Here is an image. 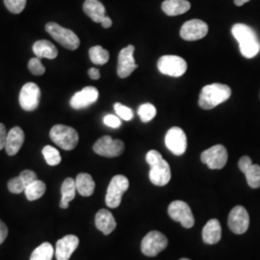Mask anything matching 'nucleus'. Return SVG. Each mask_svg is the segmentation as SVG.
<instances>
[{
    "instance_id": "obj_19",
    "label": "nucleus",
    "mask_w": 260,
    "mask_h": 260,
    "mask_svg": "<svg viewBox=\"0 0 260 260\" xmlns=\"http://www.w3.org/2000/svg\"><path fill=\"white\" fill-rule=\"evenodd\" d=\"M24 143V132L19 126L10 130L5 144V150L10 156L16 155Z\"/></svg>"
},
{
    "instance_id": "obj_4",
    "label": "nucleus",
    "mask_w": 260,
    "mask_h": 260,
    "mask_svg": "<svg viewBox=\"0 0 260 260\" xmlns=\"http://www.w3.org/2000/svg\"><path fill=\"white\" fill-rule=\"evenodd\" d=\"M50 139L56 144L59 148L65 150H73L76 148L79 135L77 131L64 124H56L49 132Z\"/></svg>"
},
{
    "instance_id": "obj_32",
    "label": "nucleus",
    "mask_w": 260,
    "mask_h": 260,
    "mask_svg": "<svg viewBox=\"0 0 260 260\" xmlns=\"http://www.w3.org/2000/svg\"><path fill=\"white\" fill-rule=\"evenodd\" d=\"M138 115L143 122H149L156 116V108L151 103H144L138 108Z\"/></svg>"
},
{
    "instance_id": "obj_26",
    "label": "nucleus",
    "mask_w": 260,
    "mask_h": 260,
    "mask_svg": "<svg viewBox=\"0 0 260 260\" xmlns=\"http://www.w3.org/2000/svg\"><path fill=\"white\" fill-rule=\"evenodd\" d=\"M61 193L62 199L60 202V207L63 209H67L69 207L70 203L75 198L76 193V186L75 180L72 177L66 178L61 187Z\"/></svg>"
},
{
    "instance_id": "obj_39",
    "label": "nucleus",
    "mask_w": 260,
    "mask_h": 260,
    "mask_svg": "<svg viewBox=\"0 0 260 260\" xmlns=\"http://www.w3.org/2000/svg\"><path fill=\"white\" fill-rule=\"evenodd\" d=\"M251 165H252V161L249 156H243L240 158V160L238 162V167L240 169L242 173H244Z\"/></svg>"
},
{
    "instance_id": "obj_27",
    "label": "nucleus",
    "mask_w": 260,
    "mask_h": 260,
    "mask_svg": "<svg viewBox=\"0 0 260 260\" xmlns=\"http://www.w3.org/2000/svg\"><path fill=\"white\" fill-rule=\"evenodd\" d=\"M46 190H47V185L44 181L42 180H35L34 182L30 183L29 185L25 188V196L27 198L28 201L30 202H33V201H36L38 199L42 198L44 194L46 193Z\"/></svg>"
},
{
    "instance_id": "obj_18",
    "label": "nucleus",
    "mask_w": 260,
    "mask_h": 260,
    "mask_svg": "<svg viewBox=\"0 0 260 260\" xmlns=\"http://www.w3.org/2000/svg\"><path fill=\"white\" fill-rule=\"evenodd\" d=\"M79 239L75 235H67L56 243L55 256L57 260H69L78 248Z\"/></svg>"
},
{
    "instance_id": "obj_36",
    "label": "nucleus",
    "mask_w": 260,
    "mask_h": 260,
    "mask_svg": "<svg viewBox=\"0 0 260 260\" xmlns=\"http://www.w3.org/2000/svg\"><path fill=\"white\" fill-rule=\"evenodd\" d=\"M29 71L34 75H43L46 73V68L43 65L40 58H32L28 63Z\"/></svg>"
},
{
    "instance_id": "obj_17",
    "label": "nucleus",
    "mask_w": 260,
    "mask_h": 260,
    "mask_svg": "<svg viewBox=\"0 0 260 260\" xmlns=\"http://www.w3.org/2000/svg\"><path fill=\"white\" fill-rule=\"evenodd\" d=\"M100 93L95 87L88 86L83 88L80 92L75 93L71 99L70 103L74 109H83L95 103Z\"/></svg>"
},
{
    "instance_id": "obj_40",
    "label": "nucleus",
    "mask_w": 260,
    "mask_h": 260,
    "mask_svg": "<svg viewBox=\"0 0 260 260\" xmlns=\"http://www.w3.org/2000/svg\"><path fill=\"white\" fill-rule=\"evenodd\" d=\"M7 131L3 123H0V150L5 148L6 140H7Z\"/></svg>"
},
{
    "instance_id": "obj_21",
    "label": "nucleus",
    "mask_w": 260,
    "mask_h": 260,
    "mask_svg": "<svg viewBox=\"0 0 260 260\" xmlns=\"http://www.w3.org/2000/svg\"><path fill=\"white\" fill-rule=\"evenodd\" d=\"M222 226L217 219L209 220L203 230V239L205 244L213 245L221 240Z\"/></svg>"
},
{
    "instance_id": "obj_15",
    "label": "nucleus",
    "mask_w": 260,
    "mask_h": 260,
    "mask_svg": "<svg viewBox=\"0 0 260 260\" xmlns=\"http://www.w3.org/2000/svg\"><path fill=\"white\" fill-rule=\"evenodd\" d=\"M208 33V25L201 19L186 21L180 29V37L188 42L202 40Z\"/></svg>"
},
{
    "instance_id": "obj_22",
    "label": "nucleus",
    "mask_w": 260,
    "mask_h": 260,
    "mask_svg": "<svg viewBox=\"0 0 260 260\" xmlns=\"http://www.w3.org/2000/svg\"><path fill=\"white\" fill-rule=\"evenodd\" d=\"M84 13L94 22L102 23L105 18V7L99 0H86L83 4Z\"/></svg>"
},
{
    "instance_id": "obj_11",
    "label": "nucleus",
    "mask_w": 260,
    "mask_h": 260,
    "mask_svg": "<svg viewBox=\"0 0 260 260\" xmlns=\"http://www.w3.org/2000/svg\"><path fill=\"white\" fill-rule=\"evenodd\" d=\"M228 150L223 145H215L210 149L205 150L201 155L202 162L212 170L223 169L228 162Z\"/></svg>"
},
{
    "instance_id": "obj_10",
    "label": "nucleus",
    "mask_w": 260,
    "mask_h": 260,
    "mask_svg": "<svg viewBox=\"0 0 260 260\" xmlns=\"http://www.w3.org/2000/svg\"><path fill=\"white\" fill-rule=\"evenodd\" d=\"M169 216L176 222H179L185 229H191L195 223V218L190 206L182 201H175L168 208Z\"/></svg>"
},
{
    "instance_id": "obj_16",
    "label": "nucleus",
    "mask_w": 260,
    "mask_h": 260,
    "mask_svg": "<svg viewBox=\"0 0 260 260\" xmlns=\"http://www.w3.org/2000/svg\"><path fill=\"white\" fill-rule=\"evenodd\" d=\"M134 50H135L134 46L129 45L122 48L119 54L117 73L121 78L128 77L138 68V65L135 63V59L133 56Z\"/></svg>"
},
{
    "instance_id": "obj_45",
    "label": "nucleus",
    "mask_w": 260,
    "mask_h": 260,
    "mask_svg": "<svg viewBox=\"0 0 260 260\" xmlns=\"http://www.w3.org/2000/svg\"><path fill=\"white\" fill-rule=\"evenodd\" d=\"M180 260H190V259H188V258H181V259Z\"/></svg>"
},
{
    "instance_id": "obj_35",
    "label": "nucleus",
    "mask_w": 260,
    "mask_h": 260,
    "mask_svg": "<svg viewBox=\"0 0 260 260\" xmlns=\"http://www.w3.org/2000/svg\"><path fill=\"white\" fill-rule=\"evenodd\" d=\"M26 185L24 184V182L22 181L21 177H17L10 179L8 182V189L10 192L13 194H20L22 192L25 191Z\"/></svg>"
},
{
    "instance_id": "obj_7",
    "label": "nucleus",
    "mask_w": 260,
    "mask_h": 260,
    "mask_svg": "<svg viewBox=\"0 0 260 260\" xmlns=\"http://www.w3.org/2000/svg\"><path fill=\"white\" fill-rule=\"evenodd\" d=\"M159 72L163 75L179 77L187 71V63L183 58L177 55H165L159 58L157 62Z\"/></svg>"
},
{
    "instance_id": "obj_13",
    "label": "nucleus",
    "mask_w": 260,
    "mask_h": 260,
    "mask_svg": "<svg viewBox=\"0 0 260 260\" xmlns=\"http://www.w3.org/2000/svg\"><path fill=\"white\" fill-rule=\"evenodd\" d=\"M229 228L235 234H243L246 233L250 225V216L247 209L237 205L229 215Z\"/></svg>"
},
{
    "instance_id": "obj_9",
    "label": "nucleus",
    "mask_w": 260,
    "mask_h": 260,
    "mask_svg": "<svg viewBox=\"0 0 260 260\" xmlns=\"http://www.w3.org/2000/svg\"><path fill=\"white\" fill-rule=\"evenodd\" d=\"M93 151L104 157H117L120 156L124 150V144L121 140H114L106 135L98 140L93 147Z\"/></svg>"
},
{
    "instance_id": "obj_31",
    "label": "nucleus",
    "mask_w": 260,
    "mask_h": 260,
    "mask_svg": "<svg viewBox=\"0 0 260 260\" xmlns=\"http://www.w3.org/2000/svg\"><path fill=\"white\" fill-rule=\"evenodd\" d=\"M43 155L49 166H57L62 161L60 152L51 146H46L43 149Z\"/></svg>"
},
{
    "instance_id": "obj_8",
    "label": "nucleus",
    "mask_w": 260,
    "mask_h": 260,
    "mask_svg": "<svg viewBox=\"0 0 260 260\" xmlns=\"http://www.w3.org/2000/svg\"><path fill=\"white\" fill-rule=\"evenodd\" d=\"M168 246L167 237L163 233L153 231L148 233L142 240L141 250L147 256H156Z\"/></svg>"
},
{
    "instance_id": "obj_2",
    "label": "nucleus",
    "mask_w": 260,
    "mask_h": 260,
    "mask_svg": "<svg viewBox=\"0 0 260 260\" xmlns=\"http://www.w3.org/2000/svg\"><path fill=\"white\" fill-rule=\"evenodd\" d=\"M232 95V89L225 84L213 83L205 86L199 98V105L205 110H211L228 101Z\"/></svg>"
},
{
    "instance_id": "obj_38",
    "label": "nucleus",
    "mask_w": 260,
    "mask_h": 260,
    "mask_svg": "<svg viewBox=\"0 0 260 260\" xmlns=\"http://www.w3.org/2000/svg\"><path fill=\"white\" fill-rule=\"evenodd\" d=\"M19 177H21L22 181L24 182V184L27 187L30 183L34 182L35 180H37L38 177L35 172L31 171V170H25V171H22L19 175Z\"/></svg>"
},
{
    "instance_id": "obj_5",
    "label": "nucleus",
    "mask_w": 260,
    "mask_h": 260,
    "mask_svg": "<svg viewBox=\"0 0 260 260\" xmlns=\"http://www.w3.org/2000/svg\"><path fill=\"white\" fill-rule=\"evenodd\" d=\"M46 30L57 43L69 50H75L80 46V40L74 31L62 27L55 22H48Z\"/></svg>"
},
{
    "instance_id": "obj_23",
    "label": "nucleus",
    "mask_w": 260,
    "mask_h": 260,
    "mask_svg": "<svg viewBox=\"0 0 260 260\" xmlns=\"http://www.w3.org/2000/svg\"><path fill=\"white\" fill-rule=\"evenodd\" d=\"M191 8V4L187 0H165L162 3L163 12L170 17L185 14Z\"/></svg>"
},
{
    "instance_id": "obj_42",
    "label": "nucleus",
    "mask_w": 260,
    "mask_h": 260,
    "mask_svg": "<svg viewBox=\"0 0 260 260\" xmlns=\"http://www.w3.org/2000/svg\"><path fill=\"white\" fill-rule=\"evenodd\" d=\"M88 74H89V76H90L93 80H98V79L101 78V73H100V71H99L98 69H95V68H91V69L88 71Z\"/></svg>"
},
{
    "instance_id": "obj_44",
    "label": "nucleus",
    "mask_w": 260,
    "mask_h": 260,
    "mask_svg": "<svg viewBox=\"0 0 260 260\" xmlns=\"http://www.w3.org/2000/svg\"><path fill=\"white\" fill-rule=\"evenodd\" d=\"M250 0H234V4L236 6H243L245 3L249 2Z\"/></svg>"
},
{
    "instance_id": "obj_24",
    "label": "nucleus",
    "mask_w": 260,
    "mask_h": 260,
    "mask_svg": "<svg viewBox=\"0 0 260 260\" xmlns=\"http://www.w3.org/2000/svg\"><path fill=\"white\" fill-rule=\"evenodd\" d=\"M33 52L36 57L42 59H55L58 55V49L57 47L47 40H41L37 41L33 45Z\"/></svg>"
},
{
    "instance_id": "obj_6",
    "label": "nucleus",
    "mask_w": 260,
    "mask_h": 260,
    "mask_svg": "<svg viewBox=\"0 0 260 260\" xmlns=\"http://www.w3.org/2000/svg\"><path fill=\"white\" fill-rule=\"evenodd\" d=\"M129 181L127 177L122 175H117L113 177L107 188L105 203L110 208L119 207L121 203L122 195L127 191Z\"/></svg>"
},
{
    "instance_id": "obj_43",
    "label": "nucleus",
    "mask_w": 260,
    "mask_h": 260,
    "mask_svg": "<svg viewBox=\"0 0 260 260\" xmlns=\"http://www.w3.org/2000/svg\"><path fill=\"white\" fill-rule=\"evenodd\" d=\"M102 25H103L104 28L111 27V19H110L109 17H106V16H105V18H104V19H103V21H102Z\"/></svg>"
},
{
    "instance_id": "obj_29",
    "label": "nucleus",
    "mask_w": 260,
    "mask_h": 260,
    "mask_svg": "<svg viewBox=\"0 0 260 260\" xmlns=\"http://www.w3.org/2000/svg\"><path fill=\"white\" fill-rule=\"evenodd\" d=\"M89 56L94 65H104L109 61V52L101 46L91 47L89 50Z\"/></svg>"
},
{
    "instance_id": "obj_20",
    "label": "nucleus",
    "mask_w": 260,
    "mask_h": 260,
    "mask_svg": "<svg viewBox=\"0 0 260 260\" xmlns=\"http://www.w3.org/2000/svg\"><path fill=\"white\" fill-rule=\"evenodd\" d=\"M94 223H95L96 229L101 231L104 235L110 234L117 228V222L113 214L107 209H101L96 213Z\"/></svg>"
},
{
    "instance_id": "obj_1",
    "label": "nucleus",
    "mask_w": 260,
    "mask_h": 260,
    "mask_svg": "<svg viewBox=\"0 0 260 260\" xmlns=\"http://www.w3.org/2000/svg\"><path fill=\"white\" fill-rule=\"evenodd\" d=\"M232 33L238 42L240 52L245 58L251 59L259 53V39L252 28L243 23H236L232 28Z\"/></svg>"
},
{
    "instance_id": "obj_30",
    "label": "nucleus",
    "mask_w": 260,
    "mask_h": 260,
    "mask_svg": "<svg viewBox=\"0 0 260 260\" xmlns=\"http://www.w3.org/2000/svg\"><path fill=\"white\" fill-rule=\"evenodd\" d=\"M244 175L247 179L248 184L251 188L256 189L260 187V166L259 165H254L252 164L251 166L248 168L245 172Z\"/></svg>"
},
{
    "instance_id": "obj_34",
    "label": "nucleus",
    "mask_w": 260,
    "mask_h": 260,
    "mask_svg": "<svg viewBox=\"0 0 260 260\" xmlns=\"http://www.w3.org/2000/svg\"><path fill=\"white\" fill-rule=\"evenodd\" d=\"M6 8L13 14H20L26 6V0H4Z\"/></svg>"
},
{
    "instance_id": "obj_14",
    "label": "nucleus",
    "mask_w": 260,
    "mask_h": 260,
    "mask_svg": "<svg viewBox=\"0 0 260 260\" xmlns=\"http://www.w3.org/2000/svg\"><path fill=\"white\" fill-rule=\"evenodd\" d=\"M165 144L168 149L175 155H182L187 149L185 132L177 126L170 128L165 136Z\"/></svg>"
},
{
    "instance_id": "obj_37",
    "label": "nucleus",
    "mask_w": 260,
    "mask_h": 260,
    "mask_svg": "<svg viewBox=\"0 0 260 260\" xmlns=\"http://www.w3.org/2000/svg\"><path fill=\"white\" fill-rule=\"evenodd\" d=\"M103 122L105 125L112 128H119L121 124V119L117 115H112V114L106 115L103 118Z\"/></svg>"
},
{
    "instance_id": "obj_25",
    "label": "nucleus",
    "mask_w": 260,
    "mask_h": 260,
    "mask_svg": "<svg viewBox=\"0 0 260 260\" xmlns=\"http://www.w3.org/2000/svg\"><path fill=\"white\" fill-rule=\"evenodd\" d=\"M75 186L76 191L83 197H90L93 194L95 183L93 181V177L89 174L81 173L77 175L75 178Z\"/></svg>"
},
{
    "instance_id": "obj_33",
    "label": "nucleus",
    "mask_w": 260,
    "mask_h": 260,
    "mask_svg": "<svg viewBox=\"0 0 260 260\" xmlns=\"http://www.w3.org/2000/svg\"><path fill=\"white\" fill-rule=\"evenodd\" d=\"M114 110L116 112L117 116L121 120L128 121L132 120V118H133V111L130 109L129 107H127L121 103H115Z\"/></svg>"
},
{
    "instance_id": "obj_41",
    "label": "nucleus",
    "mask_w": 260,
    "mask_h": 260,
    "mask_svg": "<svg viewBox=\"0 0 260 260\" xmlns=\"http://www.w3.org/2000/svg\"><path fill=\"white\" fill-rule=\"evenodd\" d=\"M8 236V228L0 220V245L6 240Z\"/></svg>"
},
{
    "instance_id": "obj_28",
    "label": "nucleus",
    "mask_w": 260,
    "mask_h": 260,
    "mask_svg": "<svg viewBox=\"0 0 260 260\" xmlns=\"http://www.w3.org/2000/svg\"><path fill=\"white\" fill-rule=\"evenodd\" d=\"M55 251L53 250L52 245L48 242H46L40 245L33 251L30 256V260H52Z\"/></svg>"
},
{
    "instance_id": "obj_12",
    "label": "nucleus",
    "mask_w": 260,
    "mask_h": 260,
    "mask_svg": "<svg viewBox=\"0 0 260 260\" xmlns=\"http://www.w3.org/2000/svg\"><path fill=\"white\" fill-rule=\"evenodd\" d=\"M41 90L37 84L29 82L20 90L19 104L24 111L32 112L36 110L40 103Z\"/></svg>"
},
{
    "instance_id": "obj_3",
    "label": "nucleus",
    "mask_w": 260,
    "mask_h": 260,
    "mask_svg": "<svg viewBox=\"0 0 260 260\" xmlns=\"http://www.w3.org/2000/svg\"><path fill=\"white\" fill-rule=\"evenodd\" d=\"M146 159L150 166L149 180L151 183L156 186L167 185L172 177L171 168L167 161L155 149L149 150Z\"/></svg>"
}]
</instances>
